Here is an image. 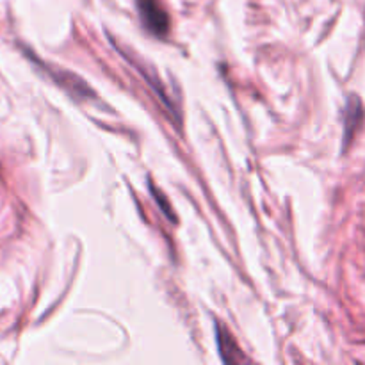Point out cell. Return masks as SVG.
Here are the masks:
<instances>
[{
  "label": "cell",
  "instance_id": "obj_1",
  "mask_svg": "<svg viewBox=\"0 0 365 365\" xmlns=\"http://www.w3.org/2000/svg\"><path fill=\"white\" fill-rule=\"evenodd\" d=\"M143 25L155 36H166L170 31V16L160 0H138Z\"/></svg>",
  "mask_w": 365,
  "mask_h": 365
},
{
  "label": "cell",
  "instance_id": "obj_2",
  "mask_svg": "<svg viewBox=\"0 0 365 365\" xmlns=\"http://www.w3.org/2000/svg\"><path fill=\"white\" fill-rule=\"evenodd\" d=\"M216 334H217V344H220V351H221V359L228 364H234V362H241L245 356H242L241 348L235 344L234 337L230 335V331L227 328L216 327Z\"/></svg>",
  "mask_w": 365,
  "mask_h": 365
}]
</instances>
